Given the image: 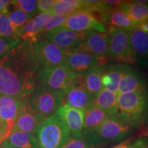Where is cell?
Wrapping results in <instances>:
<instances>
[{
  "mask_svg": "<svg viewBox=\"0 0 148 148\" xmlns=\"http://www.w3.org/2000/svg\"><path fill=\"white\" fill-rule=\"evenodd\" d=\"M89 32H79L61 25L45 33V36L59 47L71 49L78 47Z\"/></svg>",
  "mask_w": 148,
  "mask_h": 148,
  "instance_id": "12",
  "label": "cell"
},
{
  "mask_svg": "<svg viewBox=\"0 0 148 148\" xmlns=\"http://www.w3.org/2000/svg\"><path fill=\"white\" fill-rule=\"evenodd\" d=\"M28 98V97H27ZM27 98H20L0 94V126L1 143L9 137L20 108Z\"/></svg>",
  "mask_w": 148,
  "mask_h": 148,
  "instance_id": "8",
  "label": "cell"
},
{
  "mask_svg": "<svg viewBox=\"0 0 148 148\" xmlns=\"http://www.w3.org/2000/svg\"><path fill=\"white\" fill-rule=\"evenodd\" d=\"M56 114L63 120L73 138L82 137L84 111L73 108L67 104H64L57 110Z\"/></svg>",
  "mask_w": 148,
  "mask_h": 148,
  "instance_id": "15",
  "label": "cell"
},
{
  "mask_svg": "<svg viewBox=\"0 0 148 148\" xmlns=\"http://www.w3.org/2000/svg\"><path fill=\"white\" fill-rule=\"evenodd\" d=\"M132 148H148V137L139 138L131 146Z\"/></svg>",
  "mask_w": 148,
  "mask_h": 148,
  "instance_id": "35",
  "label": "cell"
},
{
  "mask_svg": "<svg viewBox=\"0 0 148 148\" xmlns=\"http://www.w3.org/2000/svg\"><path fill=\"white\" fill-rule=\"evenodd\" d=\"M147 106L146 90L118 94L116 116L129 126H136L143 119Z\"/></svg>",
  "mask_w": 148,
  "mask_h": 148,
  "instance_id": "2",
  "label": "cell"
},
{
  "mask_svg": "<svg viewBox=\"0 0 148 148\" xmlns=\"http://www.w3.org/2000/svg\"><path fill=\"white\" fill-rule=\"evenodd\" d=\"M118 8L121 9L138 25L148 20V5L135 2L134 1H123Z\"/></svg>",
  "mask_w": 148,
  "mask_h": 148,
  "instance_id": "24",
  "label": "cell"
},
{
  "mask_svg": "<svg viewBox=\"0 0 148 148\" xmlns=\"http://www.w3.org/2000/svg\"><path fill=\"white\" fill-rule=\"evenodd\" d=\"M27 99L28 98L23 101L20 108L12 131H21L34 135L47 117L34 110L29 104Z\"/></svg>",
  "mask_w": 148,
  "mask_h": 148,
  "instance_id": "11",
  "label": "cell"
},
{
  "mask_svg": "<svg viewBox=\"0 0 148 148\" xmlns=\"http://www.w3.org/2000/svg\"><path fill=\"white\" fill-rule=\"evenodd\" d=\"M103 73L102 65L97 64L86 71L82 77H78L79 82L91 95L95 97L103 88L101 83Z\"/></svg>",
  "mask_w": 148,
  "mask_h": 148,
  "instance_id": "19",
  "label": "cell"
},
{
  "mask_svg": "<svg viewBox=\"0 0 148 148\" xmlns=\"http://www.w3.org/2000/svg\"><path fill=\"white\" fill-rule=\"evenodd\" d=\"M38 77L44 86L66 92L78 81V77L65 66H42L38 70Z\"/></svg>",
  "mask_w": 148,
  "mask_h": 148,
  "instance_id": "6",
  "label": "cell"
},
{
  "mask_svg": "<svg viewBox=\"0 0 148 148\" xmlns=\"http://www.w3.org/2000/svg\"><path fill=\"white\" fill-rule=\"evenodd\" d=\"M1 14V12H0V14Z\"/></svg>",
  "mask_w": 148,
  "mask_h": 148,
  "instance_id": "44",
  "label": "cell"
},
{
  "mask_svg": "<svg viewBox=\"0 0 148 148\" xmlns=\"http://www.w3.org/2000/svg\"><path fill=\"white\" fill-rule=\"evenodd\" d=\"M128 31L135 60L148 58V33L144 32L138 26L128 29Z\"/></svg>",
  "mask_w": 148,
  "mask_h": 148,
  "instance_id": "18",
  "label": "cell"
},
{
  "mask_svg": "<svg viewBox=\"0 0 148 148\" xmlns=\"http://www.w3.org/2000/svg\"><path fill=\"white\" fill-rule=\"evenodd\" d=\"M67 17L68 16H66L59 15V14H52L51 18L48 20L45 26L44 27L42 33H46L51 30V29L62 25L64 23V22L66 21Z\"/></svg>",
  "mask_w": 148,
  "mask_h": 148,
  "instance_id": "32",
  "label": "cell"
},
{
  "mask_svg": "<svg viewBox=\"0 0 148 148\" xmlns=\"http://www.w3.org/2000/svg\"><path fill=\"white\" fill-rule=\"evenodd\" d=\"M126 66V64H117L108 66L101 77L103 88L117 94L120 81Z\"/></svg>",
  "mask_w": 148,
  "mask_h": 148,
  "instance_id": "22",
  "label": "cell"
},
{
  "mask_svg": "<svg viewBox=\"0 0 148 148\" xmlns=\"http://www.w3.org/2000/svg\"><path fill=\"white\" fill-rule=\"evenodd\" d=\"M145 82L139 75L127 65L120 81L117 95L130 92L145 90Z\"/></svg>",
  "mask_w": 148,
  "mask_h": 148,
  "instance_id": "20",
  "label": "cell"
},
{
  "mask_svg": "<svg viewBox=\"0 0 148 148\" xmlns=\"http://www.w3.org/2000/svg\"><path fill=\"white\" fill-rule=\"evenodd\" d=\"M11 4V1L0 0V12L1 13H8Z\"/></svg>",
  "mask_w": 148,
  "mask_h": 148,
  "instance_id": "36",
  "label": "cell"
},
{
  "mask_svg": "<svg viewBox=\"0 0 148 148\" xmlns=\"http://www.w3.org/2000/svg\"><path fill=\"white\" fill-rule=\"evenodd\" d=\"M1 126H0V145H1Z\"/></svg>",
  "mask_w": 148,
  "mask_h": 148,
  "instance_id": "42",
  "label": "cell"
},
{
  "mask_svg": "<svg viewBox=\"0 0 148 148\" xmlns=\"http://www.w3.org/2000/svg\"><path fill=\"white\" fill-rule=\"evenodd\" d=\"M36 135L40 148H62L71 138L65 123L56 114L44 120Z\"/></svg>",
  "mask_w": 148,
  "mask_h": 148,
  "instance_id": "3",
  "label": "cell"
},
{
  "mask_svg": "<svg viewBox=\"0 0 148 148\" xmlns=\"http://www.w3.org/2000/svg\"><path fill=\"white\" fill-rule=\"evenodd\" d=\"M11 5L24 11L32 16L38 13L37 1L36 0H16L11 1Z\"/></svg>",
  "mask_w": 148,
  "mask_h": 148,
  "instance_id": "30",
  "label": "cell"
},
{
  "mask_svg": "<svg viewBox=\"0 0 148 148\" xmlns=\"http://www.w3.org/2000/svg\"><path fill=\"white\" fill-rule=\"evenodd\" d=\"M77 47L95 56L101 64L109 54V36L105 33L89 32Z\"/></svg>",
  "mask_w": 148,
  "mask_h": 148,
  "instance_id": "14",
  "label": "cell"
},
{
  "mask_svg": "<svg viewBox=\"0 0 148 148\" xmlns=\"http://www.w3.org/2000/svg\"><path fill=\"white\" fill-rule=\"evenodd\" d=\"M62 148H92L88 138L82 136L80 138H70Z\"/></svg>",
  "mask_w": 148,
  "mask_h": 148,
  "instance_id": "33",
  "label": "cell"
},
{
  "mask_svg": "<svg viewBox=\"0 0 148 148\" xmlns=\"http://www.w3.org/2000/svg\"><path fill=\"white\" fill-rule=\"evenodd\" d=\"M108 22L112 25V27L126 29L134 28L139 25L118 7H115L110 11Z\"/></svg>",
  "mask_w": 148,
  "mask_h": 148,
  "instance_id": "26",
  "label": "cell"
},
{
  "mask_svg": "<svg viewBox=\"0 0 148 148\" xmlns=\"http://www.w3.org/2000/svg\"><path fill=\"white\" fill-rule=\"evenodd\" d=\"M56 0H39L37 1V10L40 13L51 12Z\"/></svg>",
  "mask_w": 148,
  "mask_h": 148,
  "instance_id": "34",
  "label": "cell"
},
{
  "mask_svg": "<svg viewBox=\"0 0 148 148\" xmlns=\"http://www.w3.org/2000/svg\"><path fill=\"white\" fill-rule=\"evenodd\" d=\"M0 36L5 38H18V29L14 27L9 20L8 13L0 14Z\"/></svg>",
  "mask_w": 148,
  "mask_h": 148,
  "instance_id": "29",
  "label": "cell"
},
{
  "mask_svg": "<svg viewBox=\"0 0 148 148\" xmlns=\"http://www.w3.org/2000/svg\"><path fill=\"white\" fill-rule=\"evenodd\" d=\"M123 1H119V0H104L103 2L106 4L110 5L111 7H118L121 3H123Z\"/></svg>",
  "mask_w": 148,
  "mask_h": 148,
  "instance_id": "37",
  "label": "cell"
},
{
  "mask_svg": "<svg viewBox=\"0 0 148 148\" xmlns=\"http://www.w3.org/2000/svg\"><path fill=\"white\" fill-rule=\"evenodd\" d=\"M128 148H132V147H128Z\"/></svg>",
  "mask_w": 148,
  "mask_h": 148,
  "instance_id": "43",
  "label": "cell"
},
{
  "mask_svg": "<svg viewBox=\"0 0 148 148\" xmlns=\"http://www.w3.org/2000/svg\"><path fill=\"white\" fill-rule=\"evenodd\" d=\"M142 135H143L145 136H148V127L146 128L145 130H143V132H142Z\"/></svg>",
  "mask_w": 148,
  "mask_h": 148,
  "instance_id": "41",
  "label": "cell"
},
{
  "mask_svg": "<svg viewBox=\"0 0 148 148\" xmlns=\"http://www.w3.org/2000/svg\"><path fill=\"white\" fill-rule=\"evenodd\" d=\"M81 0H56L51 13L69 16L77 11L81 10Z\"/></svg>",
  "mask_w": 148,
  "mask_h": 148,
  "instance_id": "27",
  "label": "cell"
},
{
  "mask_svg": "<svg viewBox=\"0 0 148 148\" xmlns=\"http://www.w3.org/2000/svg\"><path fill=\"white\" fill-rule=\"evenodd\" d=\"M128 145L126 143H123L119 144V145L115 146V147H112V148H128Z\"/></svg>",
  "mask_w": 148,
  "mask_h": 148,
  "instance_id": "40",
  "label": "cell"
},
{
  "mask_svg": "<svg viewBox=\"0 0 148 148\" xmlns=\"http://www.w3.org/2000/svg\"><path fill=\"white\" fill-rule=\"evenodd\" d=\"M94 105L104 111L109 116H116L117 94L103 88L95 97Z\"/></svg>",
  "mask_w": 148,
  "mask_h": 148,
  "instance_id": "23",
  "label": "cell"
},
{
  "mask_svg": "<svg viewBox=\"0 0 148 148\" xmlns=\"http://www.w3.org/2000/svg\"><path fill=\"white\" fill-rule=\"evenodd\" d=\"M131 131V127L117 116H108L97 130L87 136L91 147L124 139Z\"/></svg>",
  "mask_w": 148,
  "mask_h": 148,
  "instance_id": "5",
  "label": "cell"
},
{
  "mask_svg": "<svg viewBox=\"0 0 148 148\" xmlns=\"http://www.w3.org/2000/svg\"><path fill=\"white\" fill-rule=\"evenodd\" d=\"M95 97L91 95L79 82L66 92L64 104L83 111L94 106Z\"/></svg>",
  "mask_w": 148,
  "mask_h": 148,
  "instance_id": "17",
  "label": "cell"
},
{
  "mask_svg": "<svg viewBox=\"0 0 148 148\" xmlns=\"http://www.w3.org/2000/svg\"><path fill=\"white\" fill-rule=\"evenodd\" d=\"M51 16L52 14L51 12L36 14L18 29V38L21 40H27L32 43L37 41L38 36Z\"/></svg>",
  "mask_w": 148,
  "mask_h": 148,
  "instance_id": "16",
  "label": "cell"
},
{
  "mask_svg": "<svg viewBox=\"0 0 148 148\" xmlns=\"http://www.w3.org/2000/svg\"><path fill=\"white\" fill-rule=\"evenodd\" d=\"M5 140L16 148H40L34 135L21 131H12Z\"/></svg>",
  "mask_w": 148,
  "mask_h": 148,
  "instance_id": "25",
  "label": "cell"
},
{
  "mask_svg": "<svg viewBox=\"0 0 148 148\" xmlns=\"http://www.w3.org/2000/svg\"><path fill=\"white\" fill-rule=\"evenodd\" d=\"M109 54L112 60L123 63L135 62L128 29L111 27L109 31Z\"/></svg>",
  "mask_w": 148,
  "mask_h": 148,
  "instance_id": "7",
  "label": "cell"
},
{
  "mask_svg": "<svg viewBox=\"0 0 148 148\" xmlns=\"http://www.w3.org/2000/svg\"><path fill=\"white\" fill-rule=\"evenodd\" d=\"M65 93L63 90L52 89L41 84L35 88L27 101L34 110L48 117L56 114L62 106Z\"/></svg>",
  "mask_w": 148,
  "mask_h": 148,
  "instance_id": "4",
  "label": "cell"
},
{
  "mask_svg": "<svg viewBox=\"0 0 148 148\" xmlns=\"http://www.w3.org/2000/svg\"><path fill=\"white\" fill-rule=\"evenodd\" d=\"M84 113L82 136L84 137H87L92 134L109 116L104 111L96 107L95 105L84 110Z\"/></svg>",
  "mask_w": 148,
  "mask_h": 148,
  "instance_id": "21",
  "label": "cell"
},
{
  "mask_svg": "<svg viewBox=\"0 0 148 148\" xmlns=\"http://www.w3.org/2000/svg\"><path fill=\"white\" fill-rule=\"evenodd\" d=\"M34 56L40 66L62 65L65 60L66 50L59 47L49 40H38L32 43Z\"/></svg>",
  "mask_w": 148,
  "mask_h": 148,
  "instance_id": "9",
  "label": "cell"
},
{
  "mask_svg": "<svg viewBox=\"0 0 148 148\" xmlns=\"http://www.w3.org/2000/svg\"><path fill=\"white\" fill-rule=\"evenodd\" d=\"M8 16L10 23L16 29L21 27L33 17L30 14L15 7H14L12 10L8 11Z\"/></svg>",
  "mask_w": 148,
  "mask_h": 148,
  "instance_id": "28",
  "label": "cell"
},
{
  "mask_svg": "<svg viewBox=\"0 0 148 148\" xmlns=\"http://www.w3.org/2000/svg\"><path fill=\"white\" fill-rule=\"evenodd\" d=\"M19 38H5L0 36V58L21 41Z\"/></svg>",
  "mask_w": 148,
  "mask_h": 148,
  "instance_id": "31",
  "label": "cell"
},
{
  "mask_svg": "<svg viewBox=\"0 0 148 148\" xmlns=\"http://www.w3.org/2000/svg\"><path fill=\"white\" fill-rule=\"evenodd\" d=\"M138 27L143 30L144 32L148 33V20L147 21L143 22V23H140L139 25H138Z\"/></svg>",
  "mask_w": 148,
  "mask_h": 148,
  "instance_id": "38",
  "label": "cell"
},
{
  "mask_svg": "<svg viewBox=\"0 0 148 148\" xmlns=\"http://www.w3.org/2000/svg\"><path fill=\"white\" fill-rule=\"evenodd\" d=\"M0 148H16V147H14V146H12L11 144L9 143L7 140H5V141H3V143L0 145Z\"/></svg>",
  "mask_w": 148,
  "mask_h": 148,
  "instance_id": "39",
  "label": "cell"
},
{
  "mask_svg": "<svg viewBox=\"0 0 148 148\" xmlns=\"http://www.w3.org/2000/svg\"><path fill=\"white\" fill-rule=\"evenodd\" d=\"M62 25L79 32L105 33L106 31L103 23L97 21L91 13L84 10H79L68 16Z\"/></svg>",
  "mask_w": 148,
  "mask_h": 148,
  "instance_id": "13",
  "label": "cell"
},
{
  "mask_svg": "<svg viewBox=\"0 0 148 148\" xmlns=\"http://www.w3.org/2000/svg\"><path fill=\"white\" fill-rule=\"evenodd\" d=\"M99 62L100 60L95 56L77 47L66 50L63 65L77 77H80L94 66L101 64Z\"/></svg>",
  "mask_w": 148,
  "mask_h": 148,
  "instance_id": "10",
  "label": "cell"
},
{
  "mask_svg": "<svg viewBox=\"0 0 148 148\" xmlns=\"http://www.w3.org/2000/svg\"><path fill=\"white\" fill-rule=\"evenodd\" d=\"M39 69L32 43L21 40L0 58V94L27 98L36 87Z\"/></svg>",
  "mask_w": 148,
  "mask_h": 148,
  "instance_id": "1",
  "label": "cell"
}]
</instances>
